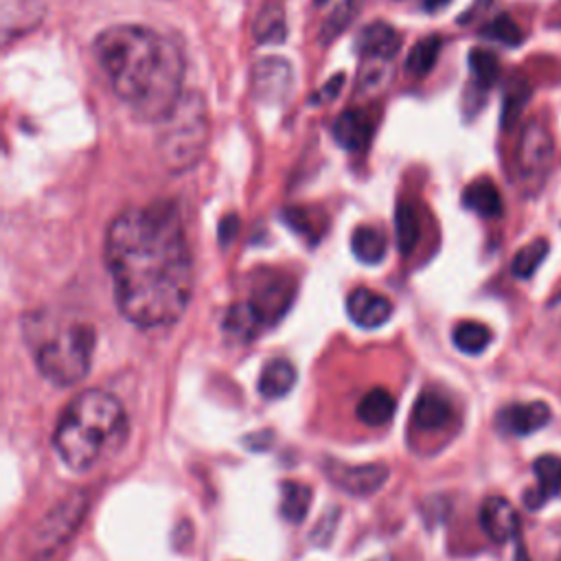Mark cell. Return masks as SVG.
Wrapping results in <instances>:
<instances>
[{
    "mask_svg": "<svg viewBox=\"0 0 561 561\" xmlns=\"http://www.w3.org/2000/svg\"><path fill=\"white\" fill-rule=\"evenodd\" d=\"M106 266L121 314L145 329L183 318L194 294L187 235L172 202L132 207L106 233Z\"/></svg>",
    "mask_w": 561,
    "mask_h": 561,
    "instance_id": "1",
    "label": "cell"
},
{
    "mask_svg": "<svg viewBox=\"0 0 561 561\" xmlns=\"http://www.w3.org/2000/svg\"><path fill=\"white\" fill-rule=\"evenodd\" d=\"M95 58L119 100L141 119L163 121L183 97V51L154 30L110 27L95 40Z\"/></svg>",
    "mask_w": 561,
    "mask_h": 561,
    "instance_id": "2",
    "label": "cell"
},
{
    "mask_svg": "<svg viewBox=\"0 0 561 561\" xmlns=\"http://www.w3.org/2000/svg\"><path fill=\"white\" fill-rule=\"evenodd\" d=\"M128 434V414L121 399L102 388L82 390L62 412L54 447L75 471L93 469Z\"/></svg>",
    "mask_w": 561,
    "mask_h": 561,
    "instance_id": "3",
    "label": "cell"
},
{
    "mask_svg": "<svg viewBox=\"0 0 561 561\" xmlns=\"http://www.w3.org/2000/svg\"><path fill=\"white\" fill-rule=\"evenodd\" d=\"M211 137L207 104L200 95H183L161 121L159 152L172 172H187L200 163Z\"/></svg>",
    "mask_w": 561,
    "mask_h": 561,
    "instance_id": "4",
    "label": "cell"
},
{
    "mask_svg": "<svg viewBox=\"0 0 561 561\" xmlns=\"http://www.w3.org/2000/svg\"><path fill=\"white\" fill-rule=\"evenodd\" d=\"M93 351L95 329L86 323H78L45 342L36 355V362L47 382L67 388L89 375Z\"/></svg>",
    "mask_w": 561,
    "mask_h": 561,
    "instance_id": "5",
    "label": "cell"
},
{
    "mask_svg": "<svg viewBox=\"0 0 561 561\" xmlns=\"http://www.w3.org/2000/svg\"><path fill=\"white\" fill-rule=\"evenodd\" d=\"M554 165V141L541 121H528L517 143V176L528 196L548 180Z\"/></svg>",
    "mask_w": 561,
    "mask_h": 561,
    "instance_id": "6",
    "label": "cell"
},
{
    "mask_svg": "<svg viewBox=\"0 0 561 561\" xmlns=\"http://www.w3.org/2000/svg\"><path fill=\"white\" fill-rule=\"evenodd\" d=\"M294 301V281L281 272H259L248 305L264 327L279 323Z\"/></svg>",
    "mask_w": 561,
    "mask_h": 561,
    "instance_id": "7",
    "label": "cell"
},
{
    "mask_svg": "<svg viewBox=\"0 0 561 561\" xmlns=\"http://www.w3.org/2000/svg\"><path fill=\"white\" fill-rule=\"evenodd\" d=\"M84 513H86V495L84 493L69 495L40 524L38 537H36L38 546L45 548L47 552L58 548L62 541H67L75 533V528L82 522Z\"/></svg>",
    "mask_w": 561,
    "mask_h": 561,
    "instance_id": "8",
    "label": "cell"
},
{
    "mask_svg": "<svg viewBox=\"0 0 561 561\" xmlns=\"http://www.w3.org/2000/svg\"><path fill=\"white\" fill-rule=\"evenodd\" d=\"M327 476L344 493L371 495L388 480V467L382 463L347 465V463L331 460V463H327Z\"/></svg>",
    "mask_w": 561,
    "mask_h": 561,
    "instance_id": "9",
    "label": "cell"
},
{
    "mask_svg": "<svg viewBox=\"0 0 561 561\" xmlns=\"http://www.w3.org/2000/svg\"><path fill=\"white\" fill-rule=\"evenodd\" d=\"M294 84L292 67L281 58L259 60L253 69V93L264 104H281Z\"/></svg>",
    "mask_w": 561,
    "mask_h": 561,
    "instance_id": "10",
    "label": "cell"
},
{
    "mask_svg": "<svg viewBox=\"0 0 561 561\" xmlns=\"http://www.w3.org/2000/svg\"><path fill=\"white\" fill-rule=\"evenodd\" d=\"M478 519H480V528L484 530V535L495 544H504V541L513 539L519 530L517 511L502 495H489L480 504Z\"/></svg>",
    "mask_w": 561,
    "mask_h": 561,
    "instance_id": "11",
    "label": "cell"
},
{
    "mask_svg": "<svg viewBox=\"0 0 561 561\" xmlns=\"http://www.w3.org/2000/svg\"><path fill=\"white\" fill-rule=\"evenodd\" d=\"M349 318L362 329H377L386 325L393 316V303L366 288H358L347 299Z\"/></svg>",
    "mask_w": 561,
    "mask_h": 561,
    "instance_id": "12",
    "label": "cell"
},
{
    "mask_svg": "<svg viewBox=\"0 0 561 561\" xmlns=\"http://www.w3.org/2000/svg\"><path fill=\"white\" fill-rule=\"evenodd\" d=\"M550 421V408L544 401L513 404L498 412V428L511 436H528Z\"/></svg>",
    "mask_w": 561,
    "mask_h": 561,
    "instance_id": "13",
    "label": "cell"
},
{
    "mask_svg": "<svg viewBox=\"0 0 561 561\" xmlns=\"http://www.w3.org/2000/svg\"><path fill=\"white\" fill-rule=\"evenodd\" d=\"M334 139L340 148L347 152H362L369 148L373 132H375V119L360 108L344 110L336 124H334Z\"/></svg>",
    "mask_w": 561,
    "mask_h": 561,
    "instance_id": "14",
    "label": "cell"
},
{
    "mask_svg": "<svg viewBox=\"0 0 561 561\" xmlns=\"http://www.w3.org/2000/svg\"><path fill=\"white\" fill-rule=\"evenodd\" d=\"M399 45H401L399 34L386 23H373L364 27L355 40V49L364 60L390 62V58L399 51Z\"/></svg>",
    "mask_w": 561,
    "mask_h": 561,
    "instance_id": "15",
    "label": "cell"
},
{
    "mask_svg": "<svg viewBox=\"0 0 561 561\" xmlns=\"http://www.w3.org/2000/svg\"><path fill=\"white\" fill-rule=\"evenodd\" d=\"M533 471L537 476V489H530L524 502L530 511H537L548 498L561 491V458L544 454L533 463Z\"/></svg>",
    "mask_w": 561,
    "mask_h": 561,
    "instance_id": "16",
    "label": "cell"
},
{
    "mask_svg": "<svg viewBox=\"0 0 561 561\" xmlns=\"http://www.w3.org/2000/svg\"><path fill=\"white\" fill-rule=\"evenodd\" d=\"M16 8L10 0H3V32L5 43L12 40V36H23L25 32H32L40 19H43V5L40 0H14Z\"/></svg>",
    "mask_w": 561,
    "mask_h": 561,
    "instance_id": "17",
    "label": "cell"
},
{
    "mask_svg": "<svg viewBox=\"0 0 561 561\" xmlns=\"http://www.w3.org/2000/svg\"><path fill=\"white\" fill-rule=\"evenodd\" d=\"M449 419H452V406L443 395L434 390H425L419 395L412 408V421L419 430H425V432L441 430L449 423Z\"/></svg>",
    "mask_w": 561,
    "mask_h": 561,
    "instance_id": "18",
    "label": "cell"
},
{
    "mask_svg": "<svg viewBox=\"0 0 561 561\" xmlns=\"http://www.w3.org/2000/svg\"><path fill=\"white\" fill-rule=\"evenodd\" d=\"M294 384H296V369L290 360H283V358L270 360L259 375V393L270 401L285 397L294 388Z\"/></svg>",
    "mask_w": 561,
    "mask_h": 561,
    "instance_id": "19",
    "label": "cell"
},
{
    "mask_svg": "<svg viewBox=\"0 0 561 561\" xmlns=\"http://www.w3.org/2000/svg\"><path fill=\"white\" fill-rule=\"evenodd\" d=\"M463 204H465V209L474 211L476 215H480L484 220H495L502 215V196H500L498 187L487 178L471 183L463 191Z\"/></svg>",
    "mask_w": 561,
    "mask_h": 561,
    "instance_id": "20",
    "label": "cell"
},
{
    "mask_svg": "<svg viewBox=\"0 0 561 561\" xmlns=\"http://www.w3.org/2000/svg\"><path fill=\"white\" fill-rule=\"evenodd\" d=\"M397 401L386 388L369 390L358 404V419L371 428H382L395 417Z\"/></svg>",
    "mask_w": 561,
    "mask_h": 561,
    "instance_id": "21",
    "label": "cell"
},
{
    "mask_svg": "<svg viewBox=\"0 0 561 561\" xmlns=\"http://www.w3.org/2000/svg\"><path fill=\"white\" fill-rule=\"evenodd\" d=\"M386 235L375 226H358L351 235V250L358 261L375 266L386 257Z\"/></svg>",
    "mask_w": 561,
    "mask_h": 561,
    "instance_id": "22",
    "label": "cell"
},
{
    "mask_svg": "<svg viewBox=\"0 0 561 561\" xmlns=\"http://www.w3.org/2000/svg\"><path fill=\"white\" fill-rule=\"evenodd\" d=\"M312 504V489L299 480L281 482V515L290 524H301Z\"/></svg>",
    "mask_w": 561,
    "mask_h": 561,
    "instance_id": "23",
    "label": "cell"
},
{
    "mask_svg": "<svg viewBox=\"0 0 561 561\" xmlns=\"http://www.w3.org/2000/svg\"><path fill=\"white\" fill-rule=\"evenodd\" d=\"M491 338H493L491 329L487 325L474 323V320L458 323L452 331L454 347L467 355H480L491 344Z\"/></svg>",
    "mask_w": 561,
    "mask_h": 561,
    "instance_id": "24",
    "label": "cell"
},
{
    "mask_svg": "<svg viewBox=\"0 0 561 561\" xmlns=\"http://www.w3.org/2000/svg\"><path fill=\"white\" fill-rule=\"evenodd\" d=\"M264 329L261 320L257 318V314L253 312V307L246 303H237L229 309L226 318H224V331L242 342L253 340L259 331Z\"/></svg>",
    "mask_w": 561,
    "mask_h": 561,
    "instance_id": "25",
    "label": "cell"
},
{
    "mask_svg": "<svg viewBox=\"0 0 561 561\" xmlns=\"http://www.w3.org/2000/svg\"><path fill=\"white\" fill-rule=\"evenodd\" d=\"M441 47H443V40L439 36H428V38L419 40L412 47V51L408 54L406 71L414 78H425L434 69V65L441 56Z\"/></svg>",
    "mask_w": 561,
    "mask_h": 561,
    "instance_id": "26",
    "label": "cell"
},
{
    "mask_svg": "<svg viewBox=\"0 0 561 561\" xmlns=\"http://www.w3.org/2000/svg\"><path fill=\"white\" fill-rule=\"evenodd\" d=\"M285 14H283V8L281 5H266L259 16H257V23H255V38L261 43V45H268V43H281L285 40Z\"/></svg>",
    "mask_w": 561,
    "mask_h": 561,
    "instance_id": "27",
    "label": "cell"
},
{
    "mask_svg": "<svg viewBox=\"0 0 561 561\" xmlns=\"http://www.w3.org/2000/svg\"><path fill=\"white\" fill-rule=\"evenodd\" d=\"M550 250V244L546 239H535L517 250V255L511 261V272L517 279H530L537 268L544 264L546 255Z\"/></svg>",
    "mask_w": 561,
    "mask_h": 561,
    "instance_id": "28",
    "label": "cell"
},
{
    "mask_svg": "<svg viewBox=\"0 0 561 561\" xmlns=\"http://www.w3.org/2000/svg\"><path fill=\"white\" fill-rule=\"evenodd\" d=\"M395 229H397V244L401 255H410L419 242L421 229H419V215L410 204H399L395 213Z\"/></svg>",
    "mask_w": 561,
    "mask_h": 561,
    "instance_id": "29",
    "label": "cell"
},
{
    "mask_svg": "<svg viewBox=\"0 0 561 561\" xmlns=\"http://www.w3.org/2000/svg\"><path fill=\"white\" fill-rule=\"evenodd\" d=\"M469 71L480 91H489L500 80V62L487 49H474L469 54Z\"/></svg>",
    "mask_w": 561,
    "mask_h": 561,
    "instance_id": "30",
    "label": "cell"
},
{
    "mask_svg": "<svg viewBox=\"0 0 561 561\" xmlns=\"http://www.w3.org/2000/svg\"><path fill=\"white\" fill-rule=\"evenodd\" d=\"M530 89L524 80H513L504 93V108H502V128L504 132H511L517 126V119L528 104Z\"/></svg>",
    "mask_w": 561,
    "mask_h": 561,
    "instance_id": "31",
    "label": "cell"
},
{
    "mask_svg": "<svg viewBox=\"0 0 561 561\" xmlns=\"http://www.w3.org/2000/svg\"><path fill=\"white\" fill-rule=\"evenodd\" d=\"M482 36L493 40V43H500V45H506V47H519L522 40H524V34L522 30L517 27V23L506 16V14H500L498 19H493L484 30H482Z\"/></svg>",
    "mask_w": 561,
    "mask_h": 561,
    "instance_id": "32",
    "label": "cell"
},
{
    "mask_svg": "<svg viewBox=\"0 0 561 561\" xmlns=\"http://www.w3.org/2000/svg\"><path fill=\"white\" fill-rule=\"evenodd\" d=\"M390 80V62L386 60H364L362 73H360V89L362 91H377L384 89Z\"/></svg>",
    "mask_w": 561,
    "mask_h": 561,
    "instance_id": "33",
    "label": "cell"
},
{
    "mask_svg": "<svg viewBox=\"0 0 561 561\" xmlns=\"http://www.w3.org/2000/svg\"><path fill=\"white\" fill-rule=\"evenodd\" d=\"M237 229H239L237 215H229V218L222 220V224H220V242H222V246H226V244H231L235 239Z\"/></svg>",
    "mask_w": 561,
    "mask_h": 561,
    "instance_id": "34",
    "label": "cell"
},
{
    "mask_svg": "<svg viewBox=\"0 0 561 561\" xmlns=\"http://www.w3.org/2000/svg\"><path fill=\"white\" fill-rule=\"evenodd\" d=\"M449 3V0H423V10L425 12H441L445 5Z\"/></svg>",
    "mask_w": 561,
    "mask_h": 561,
    "instance_id": "35",
    "label": "cell"
},
{
    "mask_svg": "<svg viewBox=\"0 0 561 561\" xmlns=\"http://www.w3.org/2000/svg\"><path fill=\"white\" fill-rule=\"evenodd\" d=\"M515 561H530L528 554H526V550H524V546H517V550H515Z\"/></svg>",
    "mask_w": 561,
    "mask_h": 561,
    "instance_id": "36",
    "label": "cell"
},
{
    "mask_svg": "<svg viewBox=\"0 0 561 561\" xmlns=\"http://www.w3.org/2000/svg\"><path fill=\"white\" fill-rule=\"evenodd\" d=\"M550 309H552L554 314H561V294L550 303Z\"/></svg>",
    "mask_w": 561,
    "mask_h": 561,
    "instance_id": "37",
    "label": "cell"
},
{
    "mask_svg": "<svg viewBox=\"0 0 561 561\" xmlns=\"http://www.w3.org/2000/svg\"><path fill=\"white\" fill-rule=\"evenodd\" d=\"M559 561H561V559H559Z\"/></svg>",
    "mask_w": 561,
    "mask_h": 561,
    "instance_id": "38",
    "label": "cell"
}]
</instances>
